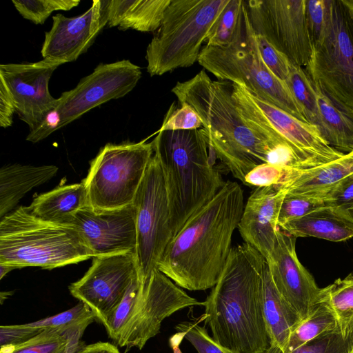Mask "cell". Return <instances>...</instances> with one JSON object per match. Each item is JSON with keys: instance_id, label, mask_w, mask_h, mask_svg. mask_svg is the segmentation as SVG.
I'll return each instance as SVG.
<instances>
[{"instance_id": "d590c367", "label": "cell", "mask_w": 353, "mask_h": 353, "mask_svg": "<svg viewBox=\"0 0 353 353\" xmlns=\"http://www.w3.org/2000/svg\"><path fill=\"white\" fill-rule=\"evenodd\" d=\"M299 172V170L265 163L254 168L245 176L244 185L256 188L281 186L294 179Z\"/></svg>"}, {"instance_id": "74e56055", "label": "cell", "mask_w": 353, "mask_h": 353, "mask_svg": "<svg viewBox=\"0 0 353 353\" xmlns=\"http://www.w3.org/2000/svg\"><path fill=\"white\" fill-rule=\"evenodd\" d=\"M305 10L314 47L325 36L330 18V0H305Z\"/></svg>"}, {"instance_id": "7dc6e473", "label": "cell", "mask_w": 353, "mask_h": 353, "mask_svg": "<svg viewBox=\"0 0 353 353\" xmlns=\"http://www.w3.org/2000/svg\"><path fill=\"white\" fill-rule=\"evenodd\" d=\"M1 304L3 303V300L5 299H7L9 296H10L12 294L11 292H1Z\"/></svg>"}, {"instance_id": "8d00e7d4", "label": "cell", "mask_w": 353, "mask_h": 353, "mask_svg": "<svg viewBox=\"0 0 353 353\" xmlns=\"http://www.w3.org/2000/svg\"><path fill=\"white\" fill-rule=\"evenodd\" d=\"M324 206L326 204L322 199L286 192L279 214V228L291 220L303 216Z\"/></svg>"}, {"instance_id": "836d02e7", "label": "cell", "mask_w": 353, "mask_h": 353, "mask_svg": "<svg viewBox=\"0 0 353 353\" xmlns=\"http://www.w3.org/2000/svg\"><path fill=\"white\" fill-rule=\"evenodd\" d=\"M353 347V330L347 333L339 327L325 332L291 353H350Z\"/></svg>"}, {"instance_id": "f35d334b", "label": "cell", "mask_w": 353, "mask_h": 353, "mask_svg": "<svg viewBox=\"0 0 353 353\" xmlns=\"http://www.w3.org/2000/svg\"><path fill=\"white\" fill-rule=\"evenodd\" d=\"M203 128L202 121L188 103H180L179 106L174 102L168 109L159 131L189 130Z\"/></svg>"}, {"instance_id": "f1b7e54d", "label": "cell", "mask_w": 353, "mask_h": 353, "mask_svg": "<svg viewBox=\"0 0 353 353\" xmlns=\"http://www.w3.org/2000/svg\"><path fill=\"white\" fill-rule=\"evenodd\" d=\"M339 327L332 310L319 303L314 311L292 331L281 353H291L319 334Z\"/></svg>"}, {"instance_id": "603a6c76", "label": "cell", "mask_w": 353, "mask_h": 353, "mask_svg": "<svg viewBox=\"0 0 353 353\" xmlns=\"http://www.w3.org/2000/svg\"><path fill=\"white\" fill-rule=\"evenodd\" d=\"M172 0H103L108 26L140 32H154L160 27Z\"/></svg>"}, {"instance_id": "d6a6232c", "label": "cell", "mask_w": 353, "mask_h": 353, "mask_svg": "<svg viewBox=\"0 0 353 353\" xmlns=\"http://www.w3.org/2000/svg\"><path fill=\"white\" fill-rule=\"evenodd\" d=\"M67 331L45 330L21 343L0 347V353H63L68 341Z\"/></svg>"}, {"instance_id": "30bf717a", "label": "cell", "mask_w": 353, "mask_h": 353, "mask_svg": "<svg viewBox=\"0 0 353 353\" xmlns=\"http://www.w3.org/2000/svg\"><path fill=\"white\" fill-rule=\"evenodd\" d=\"M305 70L315 86L353 110V0H330L325 36Z\"/></svg>"}, {"instance_id": "7a4b0ae2", "label": "cell", "mask_w": 353, "mask_h": 353, "mask_svg": "<svg viewBox=\"0 0 353 353\" xmlns=\"http://www.w3.org/2000/svg\"><path fill=\"white\" fill-rule=\"evenodd\" d=\"M266 261L252 246L232 248L223 271L204 301L213 339L234 353H265L270 347L262 299Z\"/></svg>"}, {"instance_id": "e575fe53", "label": "cell", "mask_w": 353, "mask_h": 353, "mask_svg": "<svg viewBox=\"0 0 353 353\" xmlns=\"http://www.w3.org/2000/svg\"><path fill=\"white\" fill-rule=\"evenodd\" d=\"M21 16L34 24H43L56 10L68 11L78 6L79 0H12Z\"/></svg>"}, {"instance_id": "6da1fadb", "label": "cell", "mask_w": 353, "mask_h": 353, "mask_svg": "<svg viewBox=\"0 0 353 353\" xmlns=\"http://www.w3.org/2000/svg\"><path fill=\"white\" fill-rule=\"evenodd\" d=\"M243 208L241 186L226 181L216 196L193 214L172 239L157 269L181 288H212L229 258L232 234Z\"/></svg>"}, {"instance_id": "d6986e66", "label": "cell", "mask_w": 353, "mask_h": 353, "mask_svg": "<svg viewBox=\"0 0 353 353\" xmlns=\"http://www.w3.org/2000/svg\"><path fill=\"white\" fill-rule=\"evenodd\" d=\"M107 24L103 0H94L88 10L74 17L54 15L52 28L45 32L43 59L61 64L76 61Z\"/></svg>"}, {"instance_id": "9c48e42d", "label": "cell", "mask_w": 353, "mask_h": 353, "mask_svg": "<svg viewBox=\"0 0 353 353\" xmlns=\"http://www.w3.org/2000/svg\"><path fill=\"white\" fill-rule=\"evenodd\" d=\"M153 153L152 142L145 140L103 146L83 181L91 207L111 210L133 204Z\"/></svg>"}, {"instance_id": "5bb4252c", "label": "cell", "mask_w": 353, "mask_h": 353, "mask_svg": "<svg viewBox=\"0 0 353 353\" xmlns=\"http://www.w3.org/2000/svg\"><path fill=\"white\" fill-rule=\"evenodd\" d=\"M203 305L158 269L152 271L134 301L118 346L141 350L157 335L163 320L188 307Z\"/></svg>"}, {"instance_id": "4316f807", "label": "cell", "mask_w": 353, "mask_h": 353, "mask_svg": "<svg viewBox=\"0 0 353 353\" xmlns=\"http://www.w3.org/2000/svg\"><path fill=\"white\" fill-rule=\"evenodd\" d=\"M319 130L327 143L339 152L353 150V110L342 105L315 86Z\"/></svg>"}, {"instance_id": "4dcf8cb0", "label": "cell", "mask_w": 353, "mask_h": 353, "mask_svg": "<svg viewBox=\"0 0 353 353\" xmlns=\"http://www.w3.org/2000/svg\"><path fill=\"white\" fill-rule=\"evenodd\" d=\"M95 319L90 309L85 303L79 302L64 312L26 324L34 335H37L49 330L65 332L83 324L90 325Z\"/></svg>"}, {"instance_id": "7c38bea8", "label": "cell", "mask_w": 353, "mask_h": 353, "mask_svg": "<svg viewBox=\"0 0 353 353\" xmlns=\"http://www.w3.org/2000/svg\"><path fill=\"white\" fill-rule=\"evenodd\" d=\"M141 74V68L129 60L100 63L57 99L55 108L46 117L51 131L66 126L108 101L124 97L134 88Z\"/></svg>"}, {"instance_id": "52a82bcc", "label": "cell", "mask_w": 353, "mask_h": 353, "mask_svg": "<svg viewBox=\"0 0 353 353\" xmlns=\"http://www.w3.org/2000/svg\"><path fill=\"white\" fill-rule=\"evenodd\" d=\"M198 63L219 81L241 84L259 98L307 122L303 109L287 83L274 76L264 63L245 1L234 41L224 46L205 45Z\"/></svg>"}, {"instance_id": "484cf974", "label": "cell", "mask_w": 353, "mask_h": 353, "mask_svg": "<svg viewBox=\"0 0 353 353\" xmlns=\"http://www.w3.org/2000/svg\"><path fill=\"white\" fill-rule=\"evenodd\" d=\"M279 228L296 238L312 236L339 242L353 237V223L330 206L291 220Z\"/></svg>"}, {"instance_id": "f546056e", "label": "cell", "mask_w": 353, "mask_h": 353, "mask_svg": "<svg viewBox=\"0 0 353 353\" xmlns=\"http://www.w3.org/2000/svg\"><path fill=\"white\" fill-rule=\"evenodd\" d=\"M285 83L303 109L307 122L319 129L316 90L305 68L291 63L290 74Z\"/></svg>"}, {"instance_id": "8992f818", "label": "cell", "mask_w": 353, "mask_h": 353, "mask_svg": "<svg viewBox=\"0 0 353 353\" xmlns=\"http://www.w3.org/2000/svg\"><path fill=\"white\" fill-rule=\"evenodd\" d=\"M232 96L245 124L269 146L268 159L294 158L311 169L344 154L327 143L316 126L259 98L243 85L232 83Z\"/></svg>"}, {"instance_id": "b9f144b4", "label": "cell", "mask_w": 353, "mask_h": 353, "mask_svg": "<svg viewBox=\"0 0 353 353\" xmlns=\"http://www.w3.org/2000/svg\"><path fill=\"white\" fill-rule=\"evenodd\" d=\"M256 39L265 65L279 79L285 82L290 74L291 65L288 59L261 35L256 34Z\"/></svg>"}, {"instance_id": "ab89813d", "label": "cell", "mask_w": 353, "mask_h": 353, "mask_svg": "<svg viewBox=\"0 0 353 353\" xmlns=\"http://www.w3.org/2000/svg\"><path fill=\"white\" fill-rule=\"evenodd\" d=\"M175 330L184 334V338L198 353H234L217 343L209 335L205 327L199 325V322L183 321L175 326Z\"/></svg>"}, {"instance_id": "d4e9b609", "label": "cell", "mask_w": 353, "mask_h": 353, "mask_svg": "<svg viewBox=\"0 0 353 353\" xmlns=\"http://www.w3.org/2000/svg\"><path fill=\"white\" fill-rule=\"evenodd\" d=\"M53 165L33 166L12 164L0 170V218L17 205L33 188L51 179L57 172Z\"/></svg>"}, {"instance_id": "9a60e30c", "label": "cell", "mask_w": 353, "mask_h": 353, "mask_svg": "<svg viewBox=\"0 0 353 353\" xmlns=\"http://www.w3.org/2000/svg\"><path fill=\"white\" fill-rule=\"evenodd\" d=\"M137 273L135 254L94 257L83 277L68 288L71 295L85 303L104 326Z\"/></svg>"}, {"instance_id": "44dd1931", "label": "cell", "mask_w": 353, "mask_h": 353, "mask_svg": "<svg viewBox=\"0 0 353 353\" xmlns=\"http://www.w3.org/2000/svg\"><path fill=\"white\" fill-rule=\"evenodd\" d=\"M262 299L270 347L265 353H281L292 331L303 321L276 290L267 263L263 274Z\"/></svg>"}, {"instance_id": "7402d4cb", "label": "cell", "mask_w": 353, "mask_h": 353, "mask_svg": "<svg viewBox=\"0 0 353 353\" xmlns=\"http://www.w3.org/2000/svg\"><path fill=\"white\" fill-rule=\"evenodd\" d=\"M90 205L83 181L63 185L36 196L28 207L37 218L55 224L71 225L77 212Z\"/></svg>"}, {"instance_id": "60d3db41", "label": "cell", "mask_w": 353, "mask_h": 353, "mask_svg": "<svg viewBox=\"0 0 353 353\" xmlns=\"http://www.w3.org/2000/svg\"><path fill=\"white\" fill-rule=\"evenodd\" d=\"M323 199L326 206L353 223V174L337 184Z\"/></svg>"}, {"instance_id": "ac0fdd59", "label": "cell", "mask_w": 353, "mask_h": 353, "mask_svg": "<svg viewBox=\"0 0 353 353\" xmlns=\"http://www.w3.org/2000/svg\"><path fill=\"white\" fill-rule=\"evenodd\" d=\"M296 239L279 228L275 247L265 261L276 290L303 320L319 304L321 288L299 261Z\"/></svg>"}, {"instance_id": "681fc988", "label": "cell", "mask_w": 353, "mask_h": 353, "mask_svg": "<svg viewBox=\"0 0 353 353\" xmlns=\"http://www.w3.org/2000/svg\"><path fill=\"white\" fill-rule=\"evenodd\" d=\"M350 353H353V347H352V351H351V352H350Z\"/></svg>"}, {"instance_id": "ee69618b", "label": "cell", "mask_w": 353, "mask_h": 353, "mask_svg": "<svg viewBox=\"0 0 353 353\" xmlns=\"http://www.w3.org/2000/svg\"><path fill=\"white\" fill-rule=\"evenodd\" d=\"M89 325L83 324L67 331L68 341L63 353H76L79 347L84 344L81 339Z\"/></svg>"}, {"instance_id": "8fae6325", "label": "cell", "mask_w": 353, "mask_h": 353, "mask_svg": "<svg viewBox=\"0 0 353 353\" xmlns=\"http://www.w3.org/2000/svg\"><path fill=\"white\" fill-rule=\"evenodd\" d=\"M133 204L136 210V261L140 279L145 281L172 239L170 208L162 166L153 153Z\"/></svg>"}, {"instance_id": "e0dca14e", "label": "cell", "mask_w": 353, "mask_h": 353, "mask_svg": "<svg viewBox=\"0 0 353 353\" xmlns=\"http://www.w3.org/2000/svg\"><path fill=\"white\" fill-rule=\"evenodd\" d=\"M93 258L121 253L136 254V210L134 204L111 210L91 205L79 210L72 223Z\"/></svg>"}, {"instance_id": "277c9868", "label": "cell", "mask_w": 353, "mask_h": 353, "mask_svg": "<svg viewBox=\"0 0 353 353\" xmlns=\"http://www.w3.org/2000/svg\"><path fill=\"white\" fill-rule=\"evenodd\" d=\"M152 142L164 173L174 237L225 181L214 166L212 157L216 156L203 128L158 131Z\"/></svg>"}, {"instance_id": "5b68a950", "label": "cell", "mask_w": 353, "mask_h": 353, "mask_svg": "<svg viewBox=\"0 0 353 353\" xmlns=\"http://www.w3.org/2000/svg\"><path fill=\"white\" fill-rule=\"evenodd\" d=\"M93 258L76 229L41 220L20 206L0 221V263L51 270Z\"/></svg>"}, {"instance_id": "7bdbcfd3", "label": "cell", "mask_w": 353, "mask_h": 353, "mask_svg": "<svg viewBox=\"0 0 353 353\" xmlns=\"http://www.w3.org/2000/svg\"><path fill=\"white\" fill-rule=\"evenodd\" d=\"M16 113L14 102L4 80L0 77V126L7 128L12 125Z\"/></svg>"}, {"instance_id": "ba28073f", "label": "cell", "mask_w": 353, "mask_h": 353, "mask_svg": "<svg viewBox=\"0 0 353 353\" xmlns=\"http://www.w3.org/2000/svg\"><path fill=\"white\" fill-rule=\"evenodd\" d=\"M229 0H172L146 48L147 71L161 76L198 61L202 45Z\"/></svg>"}, {"instance_id": "4fadbf2b", "label": "cell", "mask_w": 353, "mask_h": 353, "mask_svg": "<svg viewBox=\"0 0 353 353\" xmlns=\"http://www.w3.org/2000/svg\"><path fill=\"white\" fill-rule=\"evenodd\" d=\"M256 34L263 37L295 65L305 68L313 52L305 0L245 1Z\"/></svg>"}, {"instance_id": "1f68e13d", "label": "cell", "mask_w": 353, "mask_h": 353, "mask_svg": "<svg viewBox=\"0 0 353 353\" xmlns=\"http://www.w3.org/2000/svg\"><path fill=\"white\" fill-rule=\"evenodd\" d=\"M244 0H229L213 25L206 46H224L232 43L238 32Z\"/></svg>"}, {"instance_id": "83f0119b", "label": "cell", "mask_w": 353, "mask_h": 353, "mask_svg": "<svg viewBox=\"0 0 353 353\" xmlns=\"http://www.w3.org/2000/svg\"><path fill=\"white\" fill-rule=\"evenodd\" d=\"M319 303H323L332 310L343 332L352 331L353 270L345 278L337 279L321 288Z\"/></svg>"}, {"instance_id": "bcb514c9", "label": "cell", "mask_w": 353, "mask_h": 353, "mask_svg": "<svg viewBox=\"0 0 353 353\" xmlns=\"http://www.w3.org/2000/svg\"><path fill=\"white\" fill-rule=\"evenodd\" d=\"M14 269L15 268L12 266L0 263V279Z\"/></svg>"}, {"instance_id": "3957f363", "label": "cell", "mask_w": 353, "mask_h": 353, "mask_svg": "<svg viewBox=\"0 0 353 353\" xmlns=\"http://www.w3.org/2000/svg\"><path fill=\"white\" fill-rule=\"evenodd\" d=\"M179 103H187L200 117L217 158L245 183V176L268 163L269 146L245 124L232 96V83L212 79L205 70L172 88Z\"/></svg>"}, {"instance_id": "cb8c5ba5", "label": "cell", "mask_w": 353, "mask_h": 353, "mask_svg": "<svg viewBox=\"0 0 353 353\" xmlns=\"http://www.w3.org/2000/svg\"><path fill=\"white\" fill-rule=\"evenodd\" d=\"M352 174L353 150L332 161L300 170L296 177L281 187L288 193L323 199L332 189Z\"/></svg>"}, {"instance_id": "ffe728a7", "label": "cell", "mask_w": 353, "mask_h": 353, "mask_svg": "<svg viewBox=\"0 0 353 353\" xmlns=\"http://www.w3.org/2000/svg\"><path fill=\"white\" fill-rule=\"evenodd\" d=\"M286 194L281 186L257 187L248 197L238 225L244 243L267 259L275 247L278 218Z\"/></svg>"}, {"instance_id": "c3c4849f", "label": "cell", "mask_w": 353, "mask_h": 353, "mask_svg": "<svg viewBox=\"0 0 353 353\" xmlns=\"http://www.w3.org/2000/svg\"><path fill=\"white\" fill-rule=\"evenodd\" d=\"M174 353H181L179 347L174 348Z\"/></svg>"}, {"instance_id": "f6af8a7d", "label": "cell", "mask_w": 353, "mask_h": 353, "mask_svg": "<svg viewBox=\"0 0 353 353\" xmlns=\"http://www.w3.org/2000/svg\"><path fill=\"white\" fill-rule=\"evenodd\" d=\"M76 353H121L117 346L108 342H97L82 345Z\"/></svg>"}, {"instance_id": "2e32d148", "label": "cell", "mask_w": 353, "mask_h": 353, "mask_svg": "<svg viewBox=\"0 0 353 353\" xmlns=\"http://www.w3.org/2000/svg\"><path fill=\"white\" fill-rule=\"evenodd\" d=\"M61 63L43 59L34 63L0 65V77L11 94L15 112L30 132L37 130L56 107L49 91L50 79Z\"/></svg>"}]
</instances>
